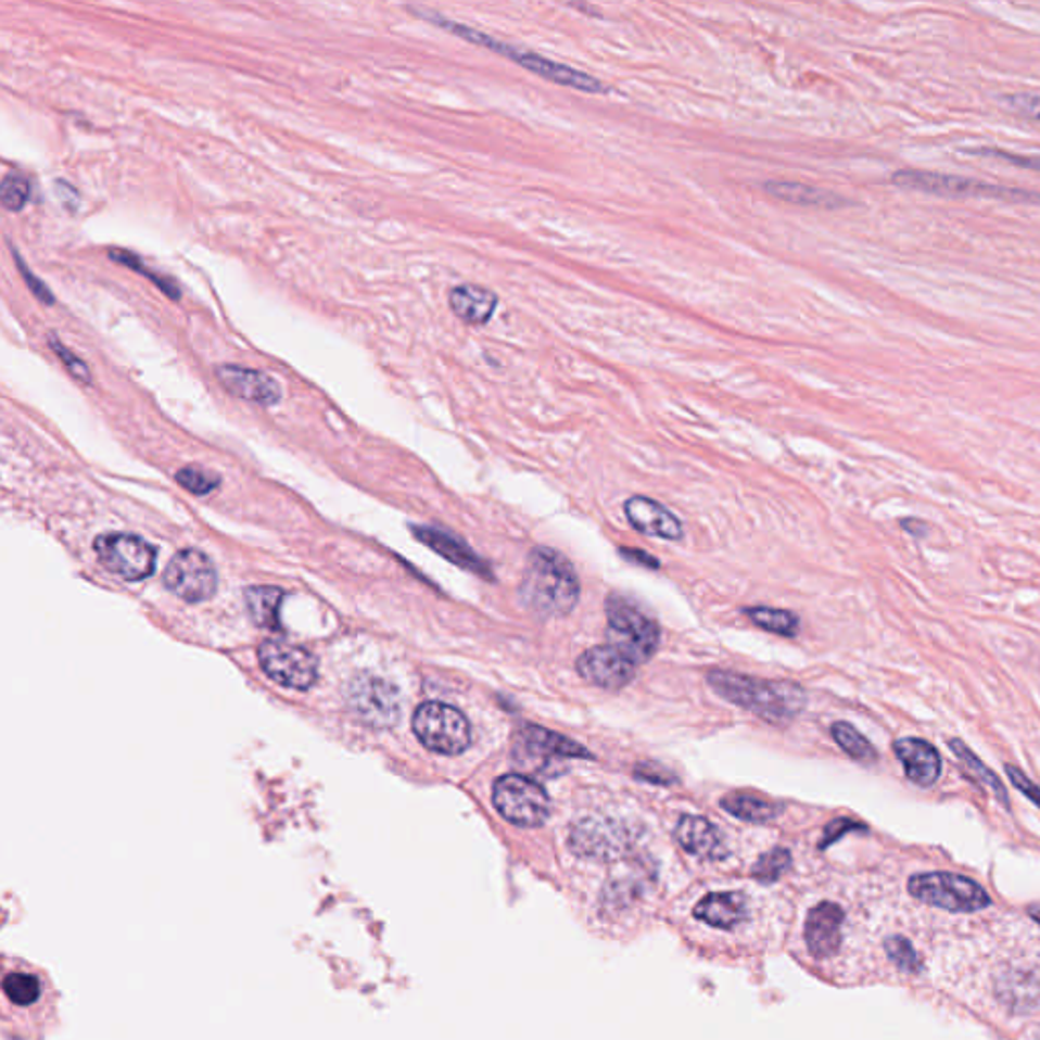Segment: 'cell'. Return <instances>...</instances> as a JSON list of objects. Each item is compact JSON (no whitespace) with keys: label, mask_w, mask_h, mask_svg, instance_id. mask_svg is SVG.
Returning <instances> with one entry per match:
<instances>
[{"label":"cell","mask_w":1040,"mask_h":1040,"mask_svg":"<svg viewBox=\"0 0 1040 1040\" xmlns=\"http://www.w3.org/2000/svg\"><path fill=\"white\" fill-rule=\"evenodd\" d=\"M722 807L730 815L748 823H769L776 820L783 811L781 804L766 801L757 795H746V792L727 795L725 799H722Z\"/></svg>","instance_id":"25"},{"label":"cell","mask_w":1040,"mask_h":1040,"mask_svg":"<svg viewBox=\"0 0 1040 1040\" xmlns=\"http://www.w3.org/2000/svg\"><path fill=\"white\" fill-rule=\"evenodd\" d=\"M832 736L834 740L837 741V746L855 762H862V764H874L878 760V752L876 748L870 744V740H866V736H862L855 727L851 724H846V722H837V724L832 725Z\"/></svg>","instance_id":"28"},{"label":"cell","mask_w":1040,"mask_h":1040,"mask_svg":"<svg viewBox=\"0 0 1040 1040\" xmlns=\"http://www.w3.org/2000/svg\"><path fill=\"white\" fill-rule=\"evenodd\" d=\"M979 155H988V157H1000L1009 163H1014V165H1020V167H1026V169H1040V157H1018L1014 153H1006V151H995V149H984V151H977Z\"/></svg>","instance_id":"40"},{"label":"cell","mask_w":1040,"mask_h":1040,"mask_svg":"<svg viewBox=\"0 0 1040 1040\" xmlns=\"http://www.w3.org/2000/svg\"><path fill=\"white\" fill-rule=\"evenodd\" d=\"M892 181L900 188L927 191V193L946 195V198H995V200H1010V202L1040 204L1039 193H1032V191L1004 188V186H993L979 179L935 174V172H923V169H902L892 175Z\"/></svg>","instance_id":"7"},{"label":"cell","mask_w":1040,"mask_h":1040,"mask_svg":"<svg viewBox=\"0 0 1040 1040\" xmlns=\"http://www.w3.org/2000/svg\"><path fill=\"white\" fill-rule=\"evenodd\" d=\"M620 553H622L626 559H634V557H636V563H641V566H647V568H659V561H657L655 557L647 555V553H634L631 551V549H622Z\"/></svg>","instance_id":"43"},{"label":"cell","mask_w":1040,"mask_h":1040,"mask_svg":"<svg viewBox=\"0 0 1040 1040\" xmlns=\"http://www.w3.org/2000/svg\"><path fill=\"white\" fill-rule=\"evenodd\" d=\"M678 846L701 860H722L725 855L724 836L720 829L697 815L681 817L675 829Z\"/></svg>","instance_id":"20"},{"label":"cell","mask_w":1040,"mask_h":1040,"mask_svg":"<svg viewBox=\"0 0 1040 1040\" xmlns=\"http://www.w3.org/2000/svg\"><path fill=\"white\" fill-rule=\"evenodd\" d=\"M895 754L904 766L906 778L916 787L929 788L941 776V757L937 748L921 738H900L892 746Z\"/></svg>","instance_id":"18"},{"label":"cell","mask_w":1040,"mask_h":1040,"mask_svg":"<svg viewBox=\"0 0 1040 1040\" xmlns=\"http://www.w3.org/2000/svg\"><path fill=\"white\" fill-rule=\"evenodd\" d=\"M31 195L29 179L21 174H7L0 186V202L9 212H21Z\"/></svg>","instance_id":"32"},{"label":"cell","mask_w":1040,"mask_h":1040,"mask_svg":"<svg viewBox=\"0 0 1040 1040\" xmlns=\"http://www.w3.org/2000/svg\"><path fill=\"white\" fill-rule=\"evenodd\" d=\"M766 190L771 191L774 198L790 204L821 205V207H837V205L846 204L832 191L811 188L804 183H792V181H773V183H766Z\"/></svg>","instance_id":"27"},{"label":"cell","mask_w":1040,"mask_h":1040,"mask_svg":"<svg viewBox=\"0 0 1040 1040\" xmlns=\"http://www.w3.org/2000/svg\"><path fill=\"white\" fill-rule=\"evenodd\" d=\"M575 667L587 683L606 692L624 689L636 675V662H632L612 645L587 648Z\"/></svg>","instance_id":"14"},{"label":"cell","mask_w":1040,"mask_h":1040,"mask_svg":"<svg viewBox=\"0 0 1040 1040\" xmlns=\"http://www.w3.org/2000/svg\"><path fill=\"white\" fill-rule=\"evenodd\" d=\"M492 801L508 823L519 827H538L551 813L547 790L522 774L500 776L494 783Z\"/></svg>","instance_id":"8"},{"label":"cell","mask_w":1040,"mask_h":1040,"mask_svg":"<svg viewBox=\"0 0 1040 1040\" xmlns=\"http://www.w3.org/2000/svg\"><path fill=\"white\" fill-rule=\"evenodd\" d=\"M949 748H951V752L957 758V762L962 764L965 774H967L976 785H979V787L990 788L993 792V797L1000 801V804H1002L1004 809H1010L1009 790L1004 787V783L1000 781V776L993 773V771H990V769L979 760V757H976V754L967 748V744L960 740V738L949 740Z\"/></svg>","instance_id":"24"},{"label":"cell","mask_w":1040,"mask_h":1040,"mask_svg":"<svg viewBox=\"0 0 1040 1040\" xmlns=\"http://www.w3.org/2000/svg\"><path fill=\"white\" fill-rule=\"evenodd\" d=\"M1037 1040H1040V1035H1039V1039H1037Z\"/></svg>","instance_id":"45"},{"label":"cell","mask_w":1040,"mask_h":1040,"mask_svg":"<svg viewBox=\"0 0 1040 1040\" xmlns=\"http://www.w3.org/2000/svg\"><path fill=\"white\" fill-rule=\"evenodd\" d=\"M520 601L541 618L568 616L580 599V580L568 557L549 547H536L520 582Z\"/></svg>","instance_id":"1"},{"label":"cell","mask_w":1040,"mask_h":1040,"mask_svg":"<svg viewBox=\"0 0 1040 1040\" xmlns=\"http://www.w3.org/2000/svg\"><path fill=\"white\" fill-rule=\"evenodd\" d=\"M11 249H13V246H11ZM13 256H15L16 267H18V270H21V275H23V279H25V283H27V287L31 289L33 295H35L37 300L41 301L43 305H53V303H55V300H53V295H51V291H49L48 287L41 283V281H39V279H37L35 275H33L31 270H29V268H27V265H25V261L21 258V254L15 253V249H13Z\"/></svg>","instance_id":"37"},{"label":"cell","mask_w":1040,"mask_h":1040,"mask_svg":"<svg viewBox=\"0 0 1040 1040\" xmlns=\"http://www.w3.org/2000/svg\"><path fill=\"white\" fill-rule=\"evenodd\" d=\"M109 256L112 258V263H118V265H125V267L132 268L137 272L144 275L149 281H153V284H157L158 289L169 297V300H181V291L179 287L172 281V279H165L161 277L157 272L149 270V268L142 267L141 258L137 254L128 253V251H121V249H114V251H109Z\"/></svg>","instance_id":"31"},{"label":"cell","mask_w":1040,"mask_h":1040,"mask_svg":"<svg viewBox=\"0 0 1040 1040\" xmlns=\"http://www.w3.org/2000/svg\"><path fill=\"white\" fill-rule=\"evenodd\" d=\"M419 536L426 541L429 547H433L435 551L442 553L443 557H447L452 563H457L459 568L470 569V571L482 575V578H490V575H492L489 566H486L466 543H461L456 536L442 533V531H437V529H426V531L419 533Z\"/></svg>","instance_id":"23"},{"label":"cell","mask_w":1040,"mask_h":1040,"mask_svg":"<svg viewBox=\"0 0 1040 1040\" xmlns=\"http://www.w3.org/2000/svg\"><path fill=\"white\" fill-rule=\"evenodd\" d=\"M851 829H864V827H862V825H858V823H853V821L850 820L834 821V823L827 827V832H825V841H823V848H825L827 844H832V841L839 839V837L844 836L846 832H851Z\"/></svg>","instance_id":"42"},{"label":"cell","mask_w":1040,"mask_h":1040,"mask_svg":"<svg viewBox=\"0 0 1040 1040\" xmlns=\"http://www.w3.org/2000/svg\"><path fill=\"white\" fill-rule=\"evenodd\" d=\"M258 661L268 677L289 689L305 692L314 687L317 681V661L314 655L283 641H267L258 648Z\"/></svg>","instance_id":"11"},{"label":"cell","mask_w":1040,"mask_h":1040,"mask_svg":"<svg viewBox=\"0 0 1040 1040\" xmlns=\"http://www.w3.org/2000/svg\"><path fill=\"white\" fill-rule=\"evenodd\" d=\"M694 914L715 929H734L744 923L748 906L740 892H713L697 902Z\"/></svg>","instance_id":"21"},{"label":"cell","mask_w":1040,"mask_h":1040,"mask_svg":"<svg viewBox=\"0 0 1040 1040\" xmlns=\"http://www.w3.org/2000/svg\"><path fill=\"white\" fill-rule=\"evenodd\" d=\"M624 510L632 527L645 535L661 536L667 541H677L683 535L681 520L669 508L650 498L632 496L631 500H626Z\"/></svg>","instance_id":"19"},{"label":"cell","mask_w":1040,"mask_h":1040,"mask_svg":"<svg viewBox=\"0 0 1040 1040\" xmlns=\"http://www.w3.org/2000/svg\"><path fill=\"white\" fill-rule=\"evenodd\" d=\"M636 776L638 778H645L648 783H655V785H671L673 783V776H669L667 771H661L659 766H648V764H643L636 769Z\"/></svg>","instance_id":"41"},{"label":"cell","mask_w":1040,"mask_h":1040,"mask_svg":"<svg viewBox=\"0 0 1040 1040\" xmlns=\"http://www.w3.org/2000/svg\"><path fill=\"white\" fill-rule=\"evenodd\" d=\"M350 703L368 725L386 727L398 718V695L382 678H356L350 689Z\"/></svg>","instance_id":"15"},{"label":"cell","mask_w":1040,"mask_h":1040,"mask_svg":"<svg viewBox=\"0 0 1040 1040\" xmlns=\"http://www.w3.org/2000/svg\"><path fill=\"white\" fill-rule=\"evenodd\" d=\"M886 953L892 962L899 965L904 972H916L918 969V955L913 946L904 937H892L886 941Z\"/></svg>","instance_id":"36"},{"label":"cell","mask_w":1040,"mask_h":1040,"mask_svg":"<svg viewBox=\"0 0 1040 1040\" xmlns=\"http://www.w3.org/2000/svg\"><path fill=\"white\" fill-rule=\"evenodd\" d=\"M841 927H844V911L834 902H821L807 916L804 939L809 951L817 960H827L836 955L841 946Z\"/></svg>","instance_id":"17"},{"label":"cell","mask_w":1040,"mask_h":1040,"mask_svg":"<svg viewBox=\"0 0 1040 1040\" xmlns=\"http://www.w3.org/2000/svg\"><path fill=\"white\" fill-rule=\"evenodd\" d=\"M284 594L277 587H251L246 592V606L249 612L253 616L254 622L263 629L277 631L281 626V604H283Z\"/></svg>","instance_id":"26"},{"label":"cell","mask_w":1040,"mask_h":1040,"mask_svg":"<svg viewBox=\"0 0 1040 1040\" xmlns=\"http://www.w3.org/2000/svg\"><path fill=\"white\" fill-rule=\"evenodd\" d=\"M94 551L104 568L128 582H141L155 571L157 551L141 536L128 533L98 536Z\"/></svg>","instance_id":"10"},{"label":"cell","mask_w":1040,"mask_h":1040,"mask_svg":"<svg viewBox=\"0 0 1040 1040\" xmlns=\"http://www.w3.org/2000/svg\"><path fill=\"white\" fill-rule=\"evenodd\" d=\"M512 757L520 769L533 774H545L543 771L551 769L553 762L566 758H585L589 760L592 752L582 744L569 740L568 736L555 734L541 725H522L515 738Z\"/></svg>","instance_id":"9"},{"label":"cell","mask_w":1040,"mask_h":1040,"mask_svg":"<svg viewBox=\"0 0 1040 1040\" xmlns=\"http://www.w3.org/2000/svg\"><path fill=\"white\" fill-rule=\"evenodd\" d=\"M216 377L228 393L234 394L242 401L263 405V407H272L281 401L279 382L261 370L244 368L237 364H221L216 368Z\"/></svg>","instance_id":"16"},{"label":"cell","mask_w":1040,"mask_h":1040,"mask_svg":"<svg viewBox=\"0 0 1040 1040\" xmlns=\"http://www.w3.org/2000/svg\"><path fill=\"white\" fill-rule=\"evenodd\" d=\"M746 616L757 624L762 631L781 634V636H795L799 632V616L788 612V610H778V608H746Z\"/></svg>","instance_id":"29"},{"label":"cell","mask_w":1040,"mask_h":1040,"mask_svg":"<svg viewBox=\"0 0 1040 1040\" xmlns=\"http://www.w3.org/2000/svg\"><path fill=\"white\" fill-rule=\"evenodd\" d=\"M498 305V297L478 284H459L449 293V307L464 324L484 326L489 324Z\"/></svg>","instance_id":"22"},{"label":"cell","mask_w":1040,"mask_h":1040,"mask_svg":"<svg viewBox=\"0 0 1040 1040\" xmlns=\"http://www.w3.org/2000/svg\"><path fill=\"white\" fill-rule=\"evenodd\" d=\"M1028 913H1030V916H1032L1037 923H1040V902L1039 904H1032V906L1028 909Z\"/></svg>","instance_id":"44"},{"label":"cell","mask_w":1040,"mask_h":1040,"mask_svg":"<svg viewBox=\"0 0 1040 1040\" xmlns=\"http://www.w3.org/2000/svg\"><path fill=\"white\" fill-rule=\"evenodd\" d=\"M177 482L195 494H207L220 484V478L200 468H183L177 473Z\"/></svg>","instance_id":"35"},{"label":"cell","mask_w":1040,"mask_h":1040,"mask_svg":"<svg viewBox=\"0 0 1040 1040\" xmlns=\"http://www.w3.org/2000/svg\"><path fill=\"white\" fill-rule=\"evenodd\" d=\"M632 837L629 827L614 820L587 817L573 825L569 834V846L582 858L610 862L624 855Z\"/></svg>","instance_id":"12"},{"label":"cell","mask_w":1040,"mask_h":1040,"mask_svg":"<svg viewBox=\"0 0 1040 1040\" xmlns=\"http://www.w3.org/2000/svg\"><path fill=\"white\" fill-rule=\"evenodd\" d=\"M163 582L175 596L195 604V601H204L216 592L218 578H216V569L204 553L186 549V551L175 553L172 557L169 566L165 569Z\"/></svg>","instance_id":"13"},{"label":"cell","mask_w":1040,"mask_h":1040,"mask_svg":"<svg viewBox=\"0 0 1040 1040\" xmlns=\"http://www.w3.org/2000/svg\"><path fill=\"white\" fill-rule=\"evenodd\" d=\"M413 732L431 752L445 757L466 752L472 741V727L466 715L440 701H427L417 708L413 715Z\"/></svg>","instance_id":"6"},{"label":"cell","mask_w":1040,"mask_h":1040,"mask_svg":"<svg viewBox=\"0 0 1040 1040\" xmlns=\"http://www.w3.org/2000/svg\"><path fill=\"white\" fill-rule=\"evenodd\" d=\"M421 18H427L431 23H435L437 27H443L449 33H454L457 37L470 41V43H475V46H482V48L490 49V51H496L500 55H505L508 60L517 62V64L522 65L524 69L533 72L536 76L541 78H547L553 84H559V86H566V88H573V90H582V92H589V94H606L610 88L601 81V79L594 78L589 74H585L582 69H573L566 64H557L553 60H547L538 53H533L529 49L515 48V46H506L503 41L490 37L489 33L475 31L472 27H466L461 23H456V21H449V18H443V16L435 15V13H427V11H417Z\"/></svg>","instance_id":"3"},{"label":"cell","mask_w":1040,"mask_h":1040,"mask_svg":"<svg viewBox=\"0 0 1040 1040\" xmlns=\"http://www.w3.org/2000/svg\"><path fill=\"white\" fill-rule=\"evenodd\" d=\"M790 866V853L783 848H776L773 851H766L752 867V876L760 883H774L778 880Z\"/></svg>","instance_id":"33"},{"label":"cell","mask_w":1040,"mask_h":1040,"mask_svg":"<svg viewBox=\"0 0 1040 1040\" xmlns=\"http://www.w3.org/2000/svg\"><path fill=\"white\" fill-rule=\"evenodd\" d=\"M2 990L16 1006H31L41 995V984L31 974H9L2 981Z\"/></svg>","instance_id":"30"},{"label":"cell","mask_w":1040,"mask_h":1040,"mask_svg":"<svg viewBox=\"0 0 1040 1040\" xmlns=\"http://www.w3.org/2000/svg\"><path fill=\"white\" fill-rule=\"evenodd\" d=\"M1006 773H1009L1012 785L1018 788L1023 795H1026V797L1040 809V788L1037 787L1020 769H1016V766H1012V764H1006Z\"/></svg>","instance_id":"38"},{"label":"cell","mask_w":1040,"mask_h":1040,"mask_svg":"<svg viewBox=\"0 0 1040 1040\" xmlns=\"http://www.w3.org/2000/svg\"><path fill=\"white\" fill-rule=\"evenodd\" d=\"M1010 106L1023 112L1028 118H1035L1040 123V98L1039 96L1016 94L1010 96Z\"/></svg>","instance_id":"39"},{"label":"cell","mask_w":1040,"mask_h":1040,"mask_svg":"<svg viewBox=\"0 0 1040 1040\" xmlns=\"http://www.w3.org/2000/svg\"><path fill=\"white\" fill-rule=\"evenodd\" d=\"M909 892L914 899L949 913H976L992 904L979 884L951 872L916 874L909 880Z\"/></svg>","instance_id":"5"},{"label":"cell","mask_w":1040,"mask_h":1040,"mask_svg":"<svg viewBox=\"0 0 1040 1040\" xmlns=\"http://www.w3.org/2000/svg\"><path fill=\"white\" fill-rule=\"evenodd\" d=\"M608 638L610 645L626 655L632 662H647L659 648V624L648 618L631 599L610 594L606 599Z\"/></svg>","instance_id":"4"},{"label":"cell","mask_w":1040,"mask_h":1040,"mask_svg":"<svg viewBox=\"0 0 1040 1040\" xmlns=\"http://www.w3.org/2000/svg\"><path fill=\"white\" fill-rule=\"evenodd\" d=\"M708 683L725 701L757 713L769 724H788L807 703L803 687L792 681H769L732 671H711Z\"/></svg>","instance_id":"2"},{"label":"cell","mask_w":1040,"mask_h":1040,"mask_svg":"<svg viewBox=\"0 0 1040 1040\" xmlns=\"http://www.w3.org/2000/svg\"><path fill=\"white\" fill-rule=\"evenodd\" d=\"M48 344L49 347H51V350H53V352L60 356V360L64 363L65 368H67V372H69L74 379L81 380V382H92V377H90V368H88L86 363H84L81 358H78V356H76V354H74L69 347H65L64 344H62V342H60V340L53 335V333H49Z\"/></svg>","instance_id":"34"}]
</instances>
